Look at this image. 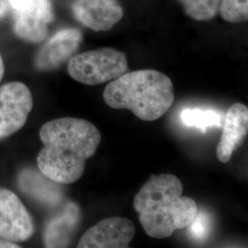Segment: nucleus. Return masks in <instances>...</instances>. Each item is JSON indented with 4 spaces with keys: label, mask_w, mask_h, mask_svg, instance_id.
I'll return each mask as SVG.
<instances>
[{
    "label": "nucleus",
    "mask_w": 248,
    "mask_h": 248,
    "mask_svg": "<svg viewBox=\"0 0 248 248\" xmlns=\"http://www.w3.org/2000/svg\"><path fill=\"white\" fill-rule=\"evenodd\" d=\"M220 11L226 21L237 23L248 18V0H222Z\"/></svg>",
    "instance_id": "nucleus-16"
},
{
    "label": "nucleus",
    "mask_w": 248,
    "mask_h": 248,
    "mask_svg": "<svg viewBox=\"0 0 248 248\" xmlns=\"http://www.w3.org/2000/svg\"><path fill=\"white\" fill-rule=\"evenodd\" d=\"M18 185L23 192L43 203L57 205L62 201L61 184L48 178L40 170H23L18 177Z\"/></svg>",
    "instance_id": "nucleus-12"
},
{
    "label": "nucleus",
    "mask_w": 248,
    "mask_h": 248,
    "mask_svg": "<svg viewBox=\"0 0 248 248\" xmlns=\"http://www.w3.org/2000/svg\"><path fill=\"white\" fill-rule=\"evenodd\" d=\"M0 248H19L16 244H14V242H11L9 240L0 239Z\"/></svg>",
    "instance_id": "nucleus-18"
},
{
    "label": "nucleus",
    "mask_w": 248,
    "mask_h": 248,
    "mask_svg": "<svg viewBox=\"0 0 248 248\" xmlns=\"http://www.w3.org/2000/svg\"><path fill=\"white\" fill-rule=\"evenodd\" d=\"M128 69L126 55L113 48H100L70 58L67 71L73 79L87 86L112 81Z\"/></svg>",
    "instance_id": "nucleus-4"
},
{
    "label": "nucleus",
    "mask_w": 248,
    "mask_h": 248,
    "mask_svg": "<svg viewBox=\"0 0 248 248\" xmlns=\"http://www.w3.org/2000/svg\"><path fill=\"white\" fill-rule=\"evenodd\" d=\"M32 105L31 93L23 83L10 82L0 88V140L24 126Z\"/></svg>",
    "instance_id": "nucleus-6"
},
{
    "label": "nucleus",
    "mask_w": 248,
    "mask_h": 248,
    "mask_svg": "<svg viewBox=\"0 0 248 248\" xmlns=\"http://www.w3.org/2000/svg\"><path fill=\"white\" fill-rule=\"evenodd\" d=\"M82 41V33L78 29L67 28L58 31L49 39L36 54V68L40 71H50L59 67L73 57Z\"/></svg>",
    "instance_id": "nucleus-10"
},
{
    "label": "nucleus",
    "mask_w": 248,
    "mask_h": 248,
    "mask_svg": "<svg viewBox=\"0 0 248 248\" xmlns=\"http://www.w3.org/2000/svg\"><path fill=\"white\" fill-rule=\"evenodd\" d=\"M14 11V31L27 42L38 44L48 35V25L53 21L50 0H9Z\"/></svg>",
    "instance_id": "nucleus-5"
},
{
    "label": "nucleus",
    "mask_w": 248,
    "mask_h": 248,
    "mask_svg": "<svg viewBox=\"0 0 248 248\" xmlns=\"http://www.w3.org/2000/svg\"><path fill=\"white\" fill-rule=\"evenodd\" d=\"M8 11V3L5 0H0V18H3Z\"/></svg>",
    "instance_id": "nucleus-19"
},
{
    "label": "nucleus",
    "mask_w": 248,
    "mask_h": 248,
    "mask_svg": "<svg viewBox=\"0 0 248 248\" xmlns=\"http://www.w3.org/2000/svg\"><path fill=\"white\" fill-rule=\"evenodd\" d=\"M34 232L32 220L18 196L0 188V237L11 242H23Z\"/></svg>",
    "instance_id": "nucleus-8"
},
{
    "label": "nucleus",
    "mask_w": 248,
    "mask_h": 248,
    "mask_svg": "<svg viewBox=\"0 0 248 248\" xmlns=\"http://www.w3.org/2000/svg\"><path fill=\"white\" fill-rule=\"evenodd\" d=\"M248 133V107L235 103L229 108L223 121L222 137L216 149L220 162L230 161L232 153L243 144Z\"/></svg>",
    "instance_id": "nucleus-11"
},
{
    "label": "nucleus",
    "mask_w": 248,
    "mask_h": 248,
    "mask_svg": "<svg viewBox=\"0 0 248 248\" xmlns=\"http://www.w3.org/2000/svg\"><path fill=\"white\" fill-rule=\"evenodd\" d=\"M186 15L196 20H209L214 18L222 0H178Z\"/></svg>",
    "instance_id": "nucleus-15"
},
{
    "label": "nucleus",
    "mask_w": 248,
    "mask_h": 248,
    "mask_svg": "<svg viewBox=\"0 0 248 248\" xmlns=\"http://www.w3.org/2000/svg\"><path fill=\"white\" fill-rule=\"evenodd\" d=\"M107 105L129 109L144 122L162 118L175 101L174 86L169 77L153 69L124 73L112 80L103 92Z\"/></svg>",
    "instance_id": "nucleus-3"
},
{
    "label": "nucleus",
    "mask_w": 248,
    "mask_h": 248,
    "mask_svg": "<svg viewBox=\"0 0 248 248\" xmlns=\"http://www.w3.org/2000/svg\"><path fill=\"white\" fill-rule=\"evenodd\" d=\"M72 10L75 18L94 31H107L124 17L118 0H76Z\"/></svg>",
    "instance_id": "nucleus-9"
},
{
    "label": "nucleus",
    "mask_w": 248,
    "mask_h": 248,
    "mask_svg": "<svg viewBox=\"0 0 248 248\" xmlns=\"http://www.w3.org/2000/svg\"><path fill=\"white\" fill-rule=\"evenodd\" d=\"M80 211L77 204L69 202L63 210L47 223L45 231V244L47 248L66 247L72 233L79 222Z\"/></svg>",
    "instance_id": "nucleus-13"
},
{
    "label": "nucleus",
    "mask_w": 248,
    "mask_h": 248,
    "mask_svg": "<svg viewBox=\"0 0 248 248\" xmlns=\"http://www.w3.org/2000/svg\"><path fill=\"white\" fill-rule=\"evenodd\" d=\"M4 72H5V67H4V62L2 60V57L0 55V81L2 79L3 76H4Z\"/></svg>",
    "instance_id": "nucleus-20"
},
{
    "label": "nucleus",
    "mask_w": 248,
    "mask_h": 248,
    "mask_svg": "<svg viewBox=\"0 0 248 248\" xmlns=\"http://www.w3.org/2000/svg\"><path fill=\"white\" fill-rule=\"evenodd\" d=\"M135 234L133 222L124 217L101 220L87 231L78 242V248H125Z\"/></svg>",
    "instance_id": "nucleus-7"
},
{
    "label": "nucleus",
    "mask_w": 248,
    "mask_h": 248,
    "mask_svg": "<svg viewBox=\"0 0 248 248\" xmlns=\"http://www.w3.org/2000/svg\"><path fill=\"white\" fill-rule=\"evenodd\" d=\"M181 122L188 127H194L205 132L211 127L222 126V116L213 110H204L201 108H185L182 110Z\"/></svg>",
    "instance_id": "nucleus-14"
},
{
    "label": "nucleus",
    "mask_w": 248,
    "mask_h": 248,
    "mask_svg": "<svg viewBox=\"0 0 248 248\" xmlns=\"http://www.w3.org/2000/svg\"><path fill=\"white\" fill-rule=\"evenodd\" d=\"M40 138L44 146L37 156L39 170L62 185L75 183L83 176L87 160L95 155L101 142L94 124L70 117L46 123Z\"/></svg>",
    "instance_id": "nucleus-1"
},
{
    "label": "nucleus",
    "mask_w": 248,
    "mask_h": 248,
    "mask_svg": "<svg viewBox=\"0 0 248 248\" xmlns=\"http://www.w3.org/2000/svg\"><path fill=\"white\" fill-rule=\"evenodd\" d=\"M212 222L210 217L204 212H199L196 214L194 220L188 225L189 233L192 238L202 241L205 240L210 234Z\"/></svg>",
    "instance_id": "nucleus-17"
},
{
    "label": "nucleus",
    "mask_w": 248,
    "mask_h": 248,
    "mask_svg": "<svg viewBox=\"0 0 248 248\" xmlns=\"http://www.w3.org/2000/svg\"><path fill=\"white\" fill-rule=\"evenodd\" d=\"M183 184L171 174L152 175L134 197L133 208L148 236L168 238L176 230L185 229L198 213L194 200L182 196Z\"/></svg>",
    "instance_id": "nucleus-2"
}]
</instances>
